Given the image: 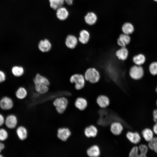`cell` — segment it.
<instances>
[{"mask_svg":"<svg viewBox=\"0 0 157 157\" xmlns=\"http://www.w3.org/2000/svg\"><path fill=\"white\" fill-rule=\"evenodd\" d=\"M65 3L69 6H71L73 4L74 0H64Z\"/></svg>","mask_w":157,"mask_h":157,"instance_id":"cell-38","label":"cell"},{"mask_svg":"<svg viewBox=\"0 0 157 157\" xmlns=\"http://www.w3.org/2000/svg\"><path fill=\"white\" fill-rule=\"evenodd\" d=\"M33 81L35 85H45L49 86L50 84L49 81L46 77L38 73L36 75Z\"/></svg>","mask_w":157,"mask_h":157,"instance_id":"cell-19","label":"cell"},{"mask_svg":"<svg viewBox=\"0 0 157 157\" xmlns=\"http://www.w3.org/2000/svg\"><path fill=\"white\" fill-rule=\"evenodd\" d=\"M84 76L86 81L92 83L97 82L100 78L99 72L94 67L88 69L85 72Z\"/></svg>","mask_w":157,"mask_h":157,"instance_id":"cell-1","label":"cell"},{"mask_svg":"<svg viewBox=\"0 0 157 157\" xmlns=\"http://www.w3.org/2000/svg\"><path fill=\"white\" fill-rule=\"evenodd\" d=\"M6 78V75L5 72L0 69V83L4 82Z\"/></svg>","mask_w":157,"mask_h":157,"instance_id":"cell-35","label":"cell"},{"mask_svg":"<svg viewBox=\"0 0 157 157\" xmlns=\"http://www.w3.org/2000/svg\"><path fill=\"white\" fill-rule=\"evenodd\" d=\"M154 151L157 153V148L154 150Z\"/></svg>","mask_w":157,"mask_h":157,"instance_id":"cell-41","label":"cell"},{"mask_svg":"<svg viewBox=\"0 0 157 157\" xmlns=\"http://www.w3.org/2000/svg\"><path fill=\"white\" fill-rule=\"evenodd\" d=\"M156 105L157 106V100L156 102Z\"/></svg>","mask_w":157,"mask_h":157,"instance_id":"cell-45","label":"cell"},{"mask_svg":"<svg viewBox=\"0 0 157 157\" xmlns=\"http://www.w3.org/2000/svg\"><path fill=\"white\" fill-rule=\"evenodd\" d=\"M124 129L123 126L120 122L115 121L111 123L110 126V131L115 135L120 134Z\"/></svg>","mask_w":157,"mask_h":157,"instance_id":"cell-9","label":"cell"},{"mask_svg":"<svg viewBox=\"0 0 157 157\" xmlns=\"http://www.w3.org/2000/svg\"><path fill=\"white\" fill-rule=\"evenodd\" d=\"M154 1L157 3V0H153Z\"/></svg>","mask_w":157,"mask_h":157,"instance_id":"cell-42","label":"cell"},{"mask_svg":"<svg viewBox=\"0 0 157 157\" xmlns=\"http://www.w3.org/2000/svg\"><path fill=\"white\" fill-rule=\"evenodd\" d=\"M84 133L85 136L88 138H94L97 134L98 130L95 126L90 125L85 128Z\"/></svg>","mask_w":157,"mask_h":157,"instance_id":"cell-17","label":"cell"},{"mask_svg":"<svg viewBox=\"0 0 157 157\" xmlns=\"http://www.w3.org/2000/svg\"><path fill=\"white\" fill-rule=\"evenodd\" d=\"M115 54L117 58L120 60H126L129 55V51L126 47H121L116 51Z\"/></svg>","mask_w":157,"mask_h":157,"instance_id":"cell-15","label":"cell"},{"mask_svg":"<svg viewBox=\"0 0 157 157\" xmlns=\"http://www.w3.org/2000/svg\"><path fill=\"white\" fill-rule=\"evenodd\" d=\"M50 8L56 10L62 6L65 3L64 0H48Z\"/></svg>","mask_w":157,"mask_h":157,"instance_id":"cell-27","label":"cell"},{"mask_svg":"<svg viewBox=\"0 0 157 157\" xmlns=\"http://www.w3.org/2000/svg\"><path fill=\"white\" fill-rule=\"evenodd\" d=\"M129 74L131 77L134 80H140L144 75L143 68L141 66L134 65L130 68Z\"/></svg>","mask_w":157,"mask_h":157,"instance_id":"cell-4","label":"cell"},{"mask_svg":"<svg viewBox=\"0 0 157 157\" xmlns=\"http://www.w3.org/2000/svg\"><path fill=\"white\" fill-rule=\"evenodd\" d=\"M51 47L50 42L46 38L40 40L38 44L39 49L43 52H48L51 50Z\"/></svg>","mask_w":157,"mask_h":157,"instance_id":"cell-12","label":"cell"},{"mask_svg":"<svg viewBox=\"0 0 157 157\" xmlns=\"http://www.w3.org/2000/svg\"><path fill=\"white\" fill-rule=\"evenodd\" d=\"M11 71L14 76L19 77L23 76L25 73V70L23 66L16 65L12 67Z\"/></svg>","mask_w":157,"mask_h":157,"instance_id":"cell-20","label":"cell"},{"mask_svg":"<svg viewBox=\"0 0 157 157\" xmlns=\"http://www.w3.org/2000/svg\"><path fill=\"white\" fill-rule=\"evenodd\" d=\"M148 147L151 150H154L157 148V137H154L148 144Z\"/></svg>","mask_w":157,"mask_h":157,"instance_id":"cell-32","label":"cell"},{"mask_svg":"<svg viewBox=\"0 0 157 157\" xmlns=\"http://www.w3.org/2000/svg\"><path fill=\"white\" fill-rule=\"evenodd\" d=\"M139 150L138 147L135 145L131 149L129 154V157H139Z\"/></svg>","mask_w":157,"mask_h":157,"instance_id":"cell-31","label":"cell"},{"mask_svg":"<svg viewBox=\"0 0 157 157\" xmlns=\"http://www.w3.org/2000/svg\"><path fill=\"white\" fill-rule=\"evenodd\" d=\"M156 92L157 93V87H156Z\"/></svg>","mask_w":157,"mask_h":157,"instance_id":"cell-43","label":"cell"},{"mask_svg":"<svg viewBox=\"0 0 157 157\" xmlns=\"http://www.w3.org/2000/svg\"><path fill=\"white\" fill-rule=\"evenodd\" d=\"M153 132L157 135V122L154 125L153 128Z\"/></svg>","mask_w":157,"mask_h":157,"instance_id":"cell-39","label":"cell"},{"mask_svg":"<svg viewBox=\"0 0 157 157\" xmlns=\"http://www.w3.org/2000/svg\"><path fill=\"white\" fill-rule=\"evenodd\" d=\"M17 122L16 117L13 115H8L5 120L6 126L10 129H13L15 128L17 125Z\"/></svg>","mask_w":157,"mask_h":157,"instance_id":"cell-16","label":"cell"},{"mask_svg":"<svg viewBox=\"0 0 157 157\" xmlns=\"http://www.w3.org/2000/svg\"><path fill=\"white\" fill-rule=\"evenodd\" d=\"M3 156L1 155V154H0V157H3Z\"/></svg>","mask_w":157,"mask_h":157,"instance_id":"cell-44","label":"cell"},{"mask_svg":"<svg viewBox=\"0 0 157 157\" xmlns=\"http://www.w3.org/2000/svg\"><path fill=\"white\" fill-rule=\"evenodd\" d=\"M16 133L19 139L21 140H25L27 138L28 132L25 127L19 126L17 129Z\"/></svg>","mask_w":157,"mask_h":157,"instance_id":"cell-23","label":"cell"},{"mask_svg":"<svg viewBox=\"0 0 157 157\" xmlns=\"http://www.w3.org/2000/svg\"><path fill=\"white\" fill-rule=\"evenodd\" d=\"M5 147V145L3 143L0 142V153L1 151L3 150Z\"/></svg>","mask_w":157,"mask_h":157,"instance_id":"cell-40","label":"cell"},{"mask_svg":"<svg viewBox=\"0 0 157 157\" xmlns=\"http://www.w3.org/2000/svg\"><path fill=\"white\" fill-rule=\"evenodd\" d=\"M131 37L129 35L124 33L120 34L117 40V44L120 47H126L130 42Z\"/></svg>","mask_w":157,"mask_h":157,"instance_id":"cell-11","label":"cell"},{"mask_svg":"<svg viewBox=\"0 0 157 157\" xmlns=\"http://www.w3.org/2000/svg\"><path fill=\"white\" fill-rule=\"evenodd\" d=\"M8 136L6 131L3 129H0V140L3 141L6 140Z\"/></svg>","mask_w":157,"mask_h":157,"instance_id":"cell-34","label":"cell"},{"mask_svg":"<svg viewBox=\"0 0 157 157\" xmlns=\"http://www.w3.org/2000/svg\"><path fill=\"white\" fill-rule=\"evenodd\" d=\"M84 20L86 24L89 25H92L95 24L97 20V17L94 13H88L84 17Z\"/></svg>","mask_w":157,"mask_h":157,"instance_id":"cell-22","label":"cell"},{"mask_svg":"<svg viewBox=\"0 0 157 157\" xmlns=\"http://www.w3.org/2000/svg\"><path fill=\"white\" fill-rule=\"evenodd\" d=\"M13 106V101L12 99L9 97H4L0 100V107L3 110H10L12 108Z\"/></svg>","mask_w":157,"mask_h":157,"instance_id":"cell-8","label":"cell"},{"mask_svg":"<svg viewBox=\"0 0 157 157\" xmlns=\"http://www.w3.org/2000/svg\"><path fill=\"white\" fill-rule=\"evenodd\" d=\"M134 28L133 25L129 22L125 23L123 25L122 31L123 33L130 35L134 32Z\"/></svg>","mask_w":157,"mask_h":157,"instance_id":"cell-28","label":"cell"},{"mask_svg":"<svg viewBox=\"0 0 157 157\" xmlns=\"http://www.w3.org/2000/svg\"><path fill=\"white\" fill-rule=\"evenodd\" d=\"M87 154L89 157H99L100 155L99 148L97 145H93L87 149Z\"/></svg>","mask_w":157,"mask_h":157,"instance_id":"cell-18","label":"cell"},{"mask_svg":"<svg viewBox=\"0 0 157 157\" xmlns=\"http://www.w3.org/2000/svg\"><path fill=\"white\" fill-rule=\"evenodd\" d=\"M96 102L99 106L101 108L107 107L110 104L109 98L104 95H99L97 98Z\"/></svg>","mask_w":157,"mask_h":157,"instance_id":"cell-14","label":"cell"},{"mask_svg":"<svg viewBox=\"0 0 157 157\" xmlns=\"http://www.w3.org/2000/svg\"><path fill=\"white\" fill-rule=\"evenodd\" d=\"M56 15L59 20L63 21L67 19L69 15V13L67 9L63 6L56 10Z\"/></svg>","mask_w":157,"mask_h":157,"instance_id":"cell-6","label":"cell"},{"mask_svg":"<svg viewBox=\"0 0 157 157\" xmlns=\"http://www.w3.org/2000/svg\"><path fill=\"white\" fill-rule=\"evenodd\" d=\"M78 40L75 35L72 34L68 35L66 38L65 43L66 47L70 49L74 48L77 45Z\"/></svg>","mask_w":157,"mask_h":157,"instance_id":"cell-7","label":"cell"},{"mask_svg":"<svg viewBox=\"0 0 157 157\" xmlns=\"http://www.w3.org/2000/svg\"><path fill=\"white\" fill-rule=\"evenodd\" d=\"M35 89L37 92L42 94L47 92L49 90V86L45 85H35Z\"/></svg>","mask_w":157,"mask_h":157,"instance_id":"cell-29","label":"cell"},{"mask_svg":"<svg viewBox=\"0 0 157 157\" xmlns=\"http://www.w3.org/2000/svg\"><path fill=\"white\" fill-rule=\"evenodd\" d=\"M75 105L78 109L81 110H85L88 105L87 100L82 97L77 98L75 102Z\"/></svg>","mask_w":157,"mask_h":157,"instance_id":"cell-21","label":"cell"},{"mask_svg":"<svg viewBox=\"0 0 157 157\" xmlns=\"http://www.w3.org/2000/svg\"><path fill=\"white\" fill-rule=\"evenodd\" d=\"M71 135V132L67 128H61L58 129L57 136L60 140L65 141L67 140Z\"/></svg>","mask_w":157,"mask_h":157,"instance_id":"cell-10","label":"cell"},{"mask_svg":"<svg viewBox=\"0 0 157 157\" xmlns=\"http://www.w3.org/2000/svg\"><path fill=\"white\" fill-rule=\"evenodd\" d=\"M138 147L139 150V157H145L148 150L147 147L144 144H141Z\"/></svg>","mask_w":157,"mask_h":157,"instance_id":"cell-30","label":"cell"},{"mask_svg":"<svg viewBox=\"0 0 157 157\" xmlns=\"http://www.w3.org/2000/svg\"><path fill=\"white\" fill-rule=\"evenodd\" d=\"M5 122L4 117L1 114H0V126H2Z\"/></svg>","mask_w":157,"mask_h":157,"instance_id":"cell-37","label":"cell"},{"mask_svg":"<svg viewBox=\"0 0 157 157\" xmlns=\"http://www.w3.org/2000/svg\"><path fill=\"white\" fill-rule=\"evenodd\" d=\"M149 70L152 75H155L157 74V62H154L150 64Z\"/></svg>","mask_w":157,"mask_h":157,"instance_id":"cell-33","label":"cell"},{"mask_svg":"<svg viewBox=\"0 0 157 157\" xmlns=\"http://www.w3.org/2000/svg\"><path fill=\"white\" fill-rule=\"evenodd\" d=\"M141 134L144 140L148 142H149L154 138L153 131L149 128H146L143 129Z\"/></svg>","mask_w":157,"mask_h":157,"instance_id":"cell-24","label":"cell"},{"mask_svg":"<svg viewBox=\"0 0 157 157\" xmlns=\"http://www.w3.org/2000/svg\"><path fill=\"white\" fill-rule=\"evenodd\" d=\"M132 60L135 65L141 66L144 63L146 58L144 54L140 53L134 56L133 57Z\"/></svg>","mask_w":157,"mask_h":157,"instance_id":"cell-25","label":"cell"},{"mask_svg":"<svg viewBox=\"0 0 157 157\" xmlns=\"http://www.w3.org/2000/svg\"><path fill=\"white\" fill-rule=\"evenodd\" d=\"M70 81L72 83H75V88L76 89L79 90L84 87L86 80L83 75L75 74L71 76Z\"/></svg>","mask_w":157,"mask_h":157,"instance_id":"cell-2","label":"cell"},{"mask_svg":"<svg viewBox=\"0 0 157 157\" xmlns=\"http://www.w3.org/2000/svg\"><path fill=\"white\" fill-rule=\"evenodd\" d=\"M68 101L64 97L56 98L53 101L57 112L60 114L63 113L65 110L68 105Z\"/></svg>","mask_w":157,"mask_h":157,"instance_id":"cell-3","label":"cell"},{"mask_svg":"<svg viewBox=\"0 0 157 157\" xmlns=\"http://www.w3.org/2000/svg\"><path fill=\"white\" fill-rule=\"evenodd\" d=\"M90 37L89 32L86 30L83 29L79 32L78 39V41L81 44H85L88 42Z\"/></svg>","mask_w":157,"mask_h":157,"instance_id":"cell-13","label":"cell"},{"mask_svg":"<svg viewBox=\"0 0 157 157\" xmlns=\"http://www.w3.org/2000/svg\"><path fill=\"white\" fill-rule=\"evenodd\" d=\"M153 114L154 121L155 123H156L157 122V109L154 110Z\"/></svg>","mask_w":157,"mask_h":157,"instance_id":"cell-36","label":"cell"},{"mask_svg":"<svg viewBox=\"0 0 157 157\" xmlns=\"http://www.w3.org/2000/svg\"><path fill=\"white\" fill-rule=\"evenodd\" d=\"M28 95V91L26 88L23 86L19 87L15 92L16 97L20 99L26 98Z\"/></svg>","mask_w":157,"mask_h":157,"instance_id":"cell-26","label":"cell"},{"mask_svg":"<svg viewBox=\"0 0 157 157\" xmlns=\"http://www.w3.org/2000/svg\"><path fill=\"white\" fill-rule=\"evenodd\" d=\"M128 139L132 143L137 145L140 143L141 140V136L137 132L128 131L126 134Z\"/></svg>","mask_w":157,"mask_h":157,"instance_id":"cell-5","label":"cell"}]
</instances>
